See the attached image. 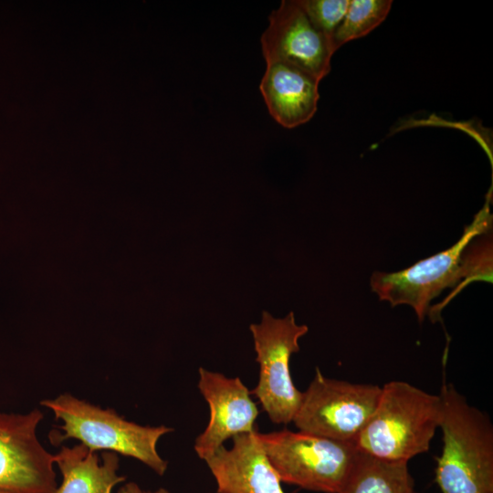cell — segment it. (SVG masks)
Here are the masks:
<instances>
[{"instance_id":"18","label":"cell","mask_w":493,"mask_h":493,"mask_svg":"<svg viewBox=\"0 0 493 493\" xmlns=\"http://www.w3.org/2000/svg\"><path fill=\"white\" fill-rule=\"evenodd\" d=\"M0 493H4V492H0Z\"/></svg>"},{"instance_id":"14","label":"cell","mask_w":493,"mask_h":493,"mask_svg":"<svg viewBox=\"0 0 493 493\" xmlns=\"http://www.w3.org/2000/svg\"><path fill=\"white\" fill-rule=\"evenodd\" d=\"M408 462L382 460L359 451L338 493H414Z\"/></svg>"},{"instance_id":"9","label":"cell","mask_w":493,"mask_h":493,"mask_svg":"<svg viewBox=\"0 0 493 493\" xmlns=\"http://www.w3.org/2000/svg\"><path fill=\"white\" fill-rule=\"evenodd\" d=\"M260 42L266 63L290 65L319 80L330 70L331 38L311 25L298 0H283L271 12Z\"/></svg>"},{"instance_id":"19","label":"cell","mask_w":493,"mask_h":493,"mask_svg":"<svg viewBox=\"0 0 493 493\" xmlns=\"http://www.w3.org/2000/svg\"><path fill=\"white\" fill-rule=\"evenodd\" d=\"M414 493H416V492H414Z\"/></svg>"},{"instance_id":"17","label":"cell","mask_w":493,"mask_h":493,"mask_svg":"<svg viewBox=\"0 0 493 493\" xmlns=\"http://www.w3.org/2000/svg\"><path fill=\"white\" fill-rule=\"evenodd\" d=\"M118 493H170V492L167 489L163 488L155 491L143 490L135 482H128L120 488Z\"/></svg>"},{"instance_id":"6","label":"cell","mask_w":493,"mask_h":493,"mask_svg":"<svg viewBox=\"0 0 493 493\" xmlns=\"http://www.w3.org/2000/svg\"><path fill=\"white\" fill-rule=\"evenodd\" d=\"M249 329L259 365L258 383L250 394L257 398L272 423L287 425L293 421L302 398L293 383L289 361L299 351V340L309 328L297 324L292 311L284 318L263 311L260 322Z\"/></svg>"},{"instance_id":"15","label":"cell","mask_w":493,"mask_h":493,"mask_svg":"<svg viewBox=\"0 0 493 493\" xmlns=\"http://www.w3.org/2000/svg\"><path fill=\"white\" fill-rule=\"evenodd\" d=\"M392 5V0H350L346 14L331 37L335 51L377 27L386 18Z\"/></svg>"},{"instance_id":"11","label":"cell","mask_w":493,"mask_h":493,"mask_svg":"<svg viewBox=\"0 0 493 493\" xmlns=\"http://www.w3.org/2000/svg\"><path fill=\"white\" fill-rule=\"evenodd\" d=\"M257 430L233 437L205 460L215 479L216 493H285L257 437Z\"/></svg>"},{"instance_id":"8","label":"cell","mask_w":493,"mask_h":493,"mask_svg":"<svg viewBox=\"0 0 493 493\" xmlns=\"http://www.w3.org/2000/svg\"><path fill=\"white\" fill-rule=\"evenodd\" d=\"M43 413L0 414V492L55 493V455L37 436Z\"/></svg>"},{"instance_id":"16","label":"cell","mask_w":493,"mask_h":493,"mask_svg":"<svg viewBox=\"0 0 493 493\" xmlns=\"http://www.w3.org/2000/svg\"><path fill=\"white\" fill-rule=\"evenodd\" d=\"M311 25L331 38L342 21L350 0H298Z\"/></svg>"},{"instance_id":"7","label":"cell","mask_w":493,"mask_h":493,"mask_svg":"<svg viewBox=\"0 0 493 493\" xmlns=\"http://www.w3.org/2000/svg\"><path fill=\"white\" fill-rule=\"evenodd\" d=\"M382 387L325 377L317 368L293 423L299 431L354 445L374 412Z\"/></svg>"},{"instance_id":"10","label":"cell","mask_w":493,"mask_h":493,"mask_svg":"<svg viewBox=\"0 0 493 493\" xmlns=\"http://www.w3.org/2000/svg\"><path fill=\"white\" fill-rule=\"evenodd\" d=\"M198 388L208 404L210 416L205 431L194 441V450L205 461L228 438L255 431L258 410L238 377L228 378L201 367Z\"/></svg>"},{"instance_id":"4","label":"cell","mask_w":493,"mask_h":493,"mask_svg":"<svg viewBox=\"0 0 493 493\" xmlns=\"http://www.w3.org/2000/svg\"><path fill=\"white\" fill-rule=\"evenodd\" d=\"M40 404L54 413L64 434L50 433L52 444L74 438L90 451L106 450L133 457L163 476L168 463L157 452V442L173 429L164 425L143 426L125 420L114 409H102L70 393L46 399Z\"/></svg>"},{"instance_id":"2","label":"cell","mask_w":493,"mask_h":493,"mask_svg":"<svg viewBox=\"0 0 493 493\" xmlns=\"http://www.w3.org/2000/svg\"><path fill=\"white\" fill-rule=\"evenodd\" d=\"M441 420L439 394L391 381L382 387L377 406L354 446L382 460L408 462L428 451Z\"/></svg>"},{"instance_id":"12","label":"cell","mask_w":493,"mask_h":493,"mask_svg":"<svg viewBox=\"0 0 493 493\" xmlns=\"http://www.w3.org/2000/svg\"><path fill=\"white\" fill-rule=\"evenodd\" d=\"M320 81L290 65L270 62L259 89L272 118L284 128L292 129L308 122L316 113Z\"/></svg>"},{"instance_id":"5","label":"cell","mask_w":493,"mask_h":493,"mask_svg":"<svg viewBox=\"0 0 493 493\" xmlns=\"http://www.w3.org/2000/svg\"><path fill=\"white\" fill-rule=\"evenodd\" d=\"M257 437L280 481L309 491L338 493L359 453L353 444L302 431L257 432Z\"/></svg>"},{"instance_id":"13","label":"cell","mask_w":493,"mask_h":493,"mask_svg":"<svg viewBox=\"0 0 493 493\" xmlns=\"http://www.w3.org/2000/svg\"><path fill=\"white\" fill-rule=\"evenodd\" d=\"M62 482L55 493H111L125 480L118 475L120 467L116 453L105 451L101 458L83 444L62 446L55 455Z\"/></svg>"},{"instance_id":"1","label":"cell","mask_w":493,"mask_h":493,"mask_svg":"<svg viewBox=\"0 0 493 493\" xmlns=\"http://www.w3.org/2000/svg\"><path fill=\"white\" fill-rule=\"evenodd\" d=\"M443 450L435 481L442 493H493V425L452 383H444Z\"/></svg>"},{"instance_id":"3","label":"cell","mask_w":493,"mask_h":493,"mask_svg":"<svg viewBox=\"0 0 493 493\" xmlns=\"http://www.w3.org/2000/svg\"><path fill=\"white\" fill-rule=\"evenodd\" d=\"M490 197L488 194L483 208L451 247L397 272H374L371 277L372 290L393 307L411 306L418 320L423 321L431 300L445 288L456 287L463 278V287L471 280H482L483 265L467 246L492 227Z\"/></svg>"}]
</instances>
